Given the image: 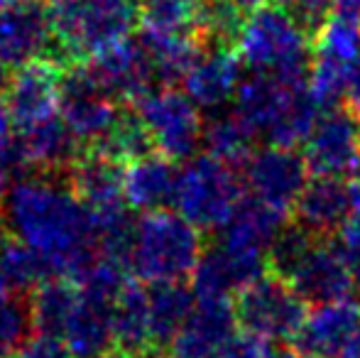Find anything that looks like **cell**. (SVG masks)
Here are the masks:
<instances>
[{"instance_id":"cell-35","label":"cell","mask_w":360,"mask_h":358,"mask_svg":"<svg viewBox=\"0 0 360 358\" xmlns=\"http://www.w3.org/2000/svg\"><path fill=\"white\" fill-rule=\"evenodd\" d=\"M343 101H346L343 106L360 120V64L356 67V72L351 74V82H348V87H346Z\"/></svg>"},{"instance_id":"cell-10","label":"cell","mask_w":360,"mask_h":358,"mask_svg":"<svg viewBox=\"0 0 360 358\" xmlns=\"http://www.w3.org/2000/svg\"><path fill=\"white\" fill-rule=\"evenodd\" d=\"M311 174L358 177L360 174V120L346 106L321 110L302 153Z\"/></svg>"},{"instance_id":"cell-17","label":"cell","mask_w":360,"mask_h":358,"mask_svg":"<svg viewBox=\"0 0 360 358\" xmlns=\"http://www.w3.org/2000/svg\"><path fill=\"white\" fill-rule=\"evenodd\" d=\"M59 72L52 62L37 59L10 74L5 101L13 115L15 133L59 115Z\"/></svg>"},{"instance_id":"cell-33","label":"cell","mask_w":360,"mask_h":358,"mask_svg":"<svg viewBox=\"0 0 360 358\" xmlns=\"http://www.w3.org/2000/svg\"><path fill=\"white\" fill-rule=\"evenodd\" d=\"M238 358H285L282 349H277L275 341L260 339V336H245L243 334Z\"/></svg>"},{"instance_id":"cell-30","label":"cell","mask_w":360,"mask_h":358,"mask_svg":"<svg viewBox=\"0 0 360 358\" xmlns=\"http://www.w3.org/2000/svg\"><path fill=\"white\" fill-rule=\"evenodd\" d=\"M32 321L30 307L18 295L8 292L0 297V358H13L30 339Z\"/></svg>"},{"instance_id":"cell-27","label":"cell","mask_w":360,"mask_h":358,"mask_svg":"<svg viewBox=\"0 0 360 358\" xmlns=\"http://www.w3.org/2000/svg\"><path fill=\"white\" fill-rule=\"evenodd\" d=\"M201 148L206 150V155L221 160L223 165L233 170H240L248 162L252 153H255V133L243 123L240 115L233 110L228 115L214 118L209 123H204V140Z\"/></svg>"},{"instance_id":"cell-11","label":"cell","mask_w":360,"mask_h":358,"mask_svg":"<svg viewBox=\"0 0 360 358\" xmlns=\"http://www.w3.org/2000/svg\"><path fill=\"white\" fill-rule=\"evenodd\" d=\"M287 346L299 358H360V302L343 297L314 307Z\"/></svg>"},{"instance_id":"cell-3","label":"cell","mask_w":360,"mask_h":358,"mask_svg":"<svg viewBox=\"0 0 360 358\" xmlns=\"http://www.w3.org/2000/svg\"><path fill=\"white\" fill-rule=\"evenodd\" d=\"M206 248V234L172 209L145 211L135 219L128 270L145 285L184 282Z\"/></svg>"},{"instance_id":"cell-24","label":"cell","mask_w":360,"mask_h":358,"mask_svg":"<svg viewBox=\"0 0 360 358\" xmlns=\"http://www.w3.org/2000/svg\"><path fill=\"white\" fill-rule=\"evenodd\" d=\"M150 349L152 358H167V349L186 324L196 300L184 282L150 285Z\"/></svg>"},{"instance_id":"cell-38","label":"cell","mask_w":360,"mask_h":358,"mask_svg":"<svg viewBox=\"0 0 360 358\" xmlns=\"http://www.w3.org/2000/svg\"><path fill=\"white\" fill-rule=\"evenodd\" d=\"M96 358H138V356L128 354V351H123V349H108V351H103V354L96 356Z\"/></svg>"},{"instance_id":"cell-7","label":"cell","mask_w":360,"mask_h":358,"mask_svg":"<svg viewBox=\"0 0 360 358\" xmlns=\"http://www.w3.org/2000/svg\"><path fill=\"white\" fill-rule=\"evenodd\" d=\"M307 302L287 280L265 270L233 295V312L245 336L289 344L307 319Z\"/></svg>"},{"instance_id":"cell-22","label":"cell","mask_w":360,"mask_h":358,"mask_svg":"<svg viewBox=\"0 0 360 358\" xmlns=\"http://www.w3.org/2000/svg\"><path fill=\"white\" fill-rule=\"evenodd\" d=\"M179 167L162 153H150L123 167L125 201L135 211H155L172 206Z\"/></svg>"},{"instance_id":"cell-13","label":"cell","mask_w":360,"mask_h":358,"mask_svg":"<svg viewBox=\"0 0 360 358\" xmlns=\"http://www.w3.org/2000/svg\"><path fill=\"white\" fill-rule=\"evenodd\" d=\"M54 44L47 0L0 5V77L42 59Z\"/></svg>"},{"instance_id":"cell-18","label":"cell","mask_w":360,"mask_h":358,"mask_svg":"<svg viewBox=\"0 0 360 358\" xmlns=\"http://www.w3.org/2000/svg\"><path fill=\"white\" fill-rule=\"evenodd\" d=\"M351 216V191L341 177L311 174L304 181L289 211L294 224L304 226L321 238H336L341 226Z\"/></svg>"},{"instance_id":"cell-29","label":"cell","mask_w":360,"mask_h":358,"mask_svg":"<svg viewBox=\"0 0 360 358\" xmlns=\"http://www.w3.org/2000/svg\"><path fill=\"white\" fill-rule=\"evenodd\" d=\"M94 153H101L105 158H110L118 165H128L138 158H145L150 153H157L152 138L143 125V120L138 118L135 110H120L118 120L113 123V128L103 135V140L94 145Z\"/></svg>"},{"instance_id":"cell-12","label":"cell","mask_w":360,"mask_h":358,"mask_svg":"<svg viewBox=\"0 0 360 358\" xmlns=\"http://www.w3.org/2000/svg\"><path fill=\"white\" fill-rule=\"evenodd\" d=\"M240 341L233 300H196L186 324L167 349V358H238Z\"/></svg>"},{"instance_id":"cell-6","label":"cell","mask_w":360,"mask_h":358,"mask_svg":"<svg viewBox=\"0 0 360 358\" xmlns=\"http://www.w3.org/2000/svg\"><path fill=\"white\" fill-rule=\"evenodd\" d=\"M243 189V179L233 167L211 155H196L179 170L172 206L199 231L214 236L231 221Z\"/></svg>"},{"instance_id":"cell-14","label":"cell","mask_w":360,"mask_h":358,"mask_svg":"<svg viewBox=\"0 0 360 358\" xmlns=\"http://www.w3.org/2000/svg\"><path fill=\"white\" fill-rule=\"evenodd\" d=\"M89 69L118 103L133 106L140 96L157 89L150 52L140 37H125L89 57Z\"/></svg>"},{"instance_id":"cell-19","label":"cell","mask_w":360,"mask_h":358,"mask_svg":"<svg viewBox=\"0 0 360 358\" xmlns=\"http://www.w3.org/2000/svg\"><path fill=\"white\" fill-rule=\"evenodd\" d=\"M13 155L18 167H30L37 172L52 174L62 172V170H72V165L84 155V145L74 138L62 115H54L39 125L18 130Z\"/></svg>"},{"instance_id":"cell-1","label":"cell","mask_w":360,"mask_h":358,"mask_svg":"<svg viewBox=\"0 0 360 358\" xmlns=\"http://www.w3.org/2000/svg\"><path fill=\"white\" fill-rule=\"evenodd\" d=\"M0 209L10 238L42 255L54 277L76 280L101 253L86 206L54 177L30 174L10 181Z\"/></svg>"},{"instance_id":"cell-39","label":"cell","mask_w":360,"mask_h":358,"mask_svg":"<svg viewBox=\"0 0 360 358\" xmlns=\"http://www.w3.org/2000/svg\"><path fill=\"white\" fill-rule=\"evenodd\" d=\"M233 3H236L238 8H243V10H245V13H250V10H255L257 5L267 3V0H233Z\"/></svg>"},{"instance_id":"cell-2","label":"cell","mask_w":360,"mask_h":358,"mask_svg":"<svg viewBox=\"0 0 360 358\" xmlns=\"http://www.w3.org/2000/svg\"><path fill=\"white\" fill-rule=\"evenodd\" d=\"M236 52L250 72L272 74L289 87L309 89L311 34L277 0L248 13Z\"/></svg>"},{"instance_id":"cell-15","label":"cell","mask_w":360,"mask_h":358,"mask_svg":"<svg viewBox=\"0 0 360 358\" xmlns=\"http://www.w3.org/2000/svg\"><path fill=\"white\" fill-rule=\"evenodd\" d=\"M285 280L311 307L351 297L356 287L336 238H319L289 270Z\"/></svg>"},{"instance_id":"cell-31","label":"cell","mask_w":360,"mask_h":358,"mask_svg":"<svg viewBox=\"0 0 360 358\" xmlns=\"http://www.w3.org/2000/svg\"><path fill=\"white\" fill-rule=\"evenodd\" d=\"M277 3L285 5L289 13L294 15V20L314 37V32L321 27L323 20L331 15L333 0H277Z\"/></svg>"},{"instance_id":"cell-36","label":"cell","mask_w":360,"mask_h":358,"mask_svg":"<svg viewBox=\"0 0 360 358\" xmlns=\"http://www.w3.org/2000/svg\"><path fill=\"white\" fill-rule=\"evenodd\" d=\"M331 15L348 20V23L360 25V0H333Z\"/></svg>"},{"instance_id":"cell-5","label":"cell","mask_w":360,"mask_h":358,"mask_svg":"<svg viewBox=\"0 0 360 358\" xmlns=\"http://www.w3.org/2000/svg\"><path fill=\"white\" fill-rule=\"evenodd\" d=\"M47 8L54 42L76 62L130 37L140 23V0H47Z\"/></svg>"},{"instance_id":"cell-20","label":"cell","mask_w":360,"mask_h":358,"mask_svg":"<svg viewBox=\"0 0 360 358\" xmlns=\"http://www.w3.org/2000/svg\"><path fill=\"white\" fill-rule=\"evenodd\" d=\"M76 285V282H74ZM74 309L62 331V344L72 358H96L115 344L113 336V302L105 297L91 295L76 287Z\"/></svg>"},{"instance_id":"cell-26","label":"cell","mask_w":360,"mask_h":358,"mask_svg":"<svg viewBox=\"0 0 360 358\" xmlns=\"http://www.w3.org/2000/svg\"><path fill=\"white\" fill-rule=\"evenodd\" d=\"M76 285L69 277H49L32 290L30 300V321L34 334L62 336L67 319L76 302Z\"/></svg>"},{"instance_id":"cell-16","label":"cell","mask_w":360,"mask_h":358,"mask_svg":"<svg viewBox=\"0 0 360 358\" xmlns=\"http://www.w3.org/2000/svg\"><path fill=\"white\" fill-rule=\"evenodd\" d=\"M243 186L252 196L277 206L285 214L292 211L297 194L309 179V170L297 148H277L270 145L257 150L243 165Z\"/></svg>"},{"instance_id":"cell-25","label":"cell","mask_w":360,"mask_h":358,"mask_svg":"<svg viewBox=\"0 0 360 358\" xmlns=\"http://www.w3.org/2000/svg\"><path fill=\"white\" fill-rule=\"evenodd\" d=\"M115 344L138 358H152L150 349V290L130 277L113 302Z\"/></svg>"},{"instance_id":"cell-4","label":"cell","mask_w":360,"mask_h":358,"mask_svg":"<svg viewBox=\"0 0 360 358\" xmlns=\"http://www.w3.org/2000/svg\"><path fill=\"white\" fill-rule=\"evenodd\" d=\"M233 98L236 113L255 138L265 135L267 143L277 148L304 145L321 113L309 89L289 87L272 74L260 72L240 79Z\"/></svg>"},{"instance_id":"cell-40","label":"cell","mask_w":360,"mask_h":358,"mask_svg":"<svg viewBox=\"0 0 360 358\" xmlns=\"http://www.w3.org/2000/svg\"><path fill=\"white\" fill-rule=\"evenodd\" d=\"M3 295H8V287H5V280H3V275H0V297Z\"/></svg>"},{"instance_id":"cell-37","label":"cell","mask_w":360,"mask_h":358,"mask_svg":"<svg viewBox=\"0 0 360 358\" xmlns=\"http://www.w3.org/2000/svg\"><path fill=\"white\" fill-rule=\"evenodd\" d=\"M15 162L8 158H0V199L5 196V191H8L10 186V172H13Z\"/></svg>"},{"instance_id":"cell-32","label":"cell","mask_w":360,"mask_h":358,"mask_svg":"<svg viewBox=\"0 0 360 358\" xmlns=\"http://www.w3.org/2000/svg\"><path fill=\"white\" fill-rule=\"evenodd\" d=\"M13 358H72V354L57 336L34 334L20 346V351Z\"/></svg>"},{"instance_id":"cell-23","label":"cell","mask_w":360,"mask_h":358,"mask_svg":"<svg viewBox=\"0 0 360 358\" xmlns=\"http://www.w3.org/2000/svg\"><path fill=\"white\" fill-rule=\"evenodd\" d=\"M289 221V214H285L277 206L257 199L252 194H243L240 204L236 206L231 221L221 231V241L228 245L245 250H257L267 253L272 238L280 234V229Z\"/></svg>"},{"instance_id":"cell-28","label":"cell","mask_w":360,"mask_h":358,"mask_svg":"<svg viewBox=\"0 0 360 358\" xmlns=\"http://www.w3.org/2000/svg\"><path fill=\"white\" fill-rule=\"evenodd\" d=\"M0 275H3L8 292H13V295L32 292L44 280L54 277L42 255L15 238L0 243Z\"/></svg>"},{"instance_id":"cell-9","label":"cell","mask_w":360,"mask_h":358,"mask_svg":"<svg viewBox=\"0 0 360 358\" xmlns=\"http://www.w3.org/2000/svg\"><path fill=\"white\" fill-rule=\"evenodd\" d=\"M120 110L123 103L101 87L89 64L74 62L59 72V115L84 150L103 140L118 120Z\"/></svg>"},{"instance_id":"cell-34","label":"cell","mask_w":360,"mask_h":358,"mask_svg":"<svg viewBox=\"0 0 360 358\" xmlns=\"http://www.w3.org/2000/svg\"><path fill=\"white\" fill-rule=\"evenodd\" d=\"M13 145H15V123H13V115H10L8 101L0 94V158H8L15 162Z\"/></svg>"},{"instance_id":"cell-8","label":"cell","mask_w":360,"mask_h":358,"mask_svg":"<svg viewBox=\"0 0 360 358\" xmlns=\"http://www.w3.org/2000/svg\"><path fill=\"white\" fill-rule=\"evenodd\" d=\"M133 110L143 120L157 153L174 162H186L201 148L204 118L199 106L176 87H157L140 96Z\"/></svg>"},{"instance_id":"cell-21","label":"cell","mask_w":360,"mask_h":358,"mask_svg":"<svg viewBox=\"0 0 360 358\" xmlns=\"http://www.w3.org/2000/svg\"><path fill=\"white\" fill-rule=\"evenodd\" d=\"M240 67L236 49H204L181 82L184 94L199 108H218L236 96Z\"/></svg>"}]
</instances>
